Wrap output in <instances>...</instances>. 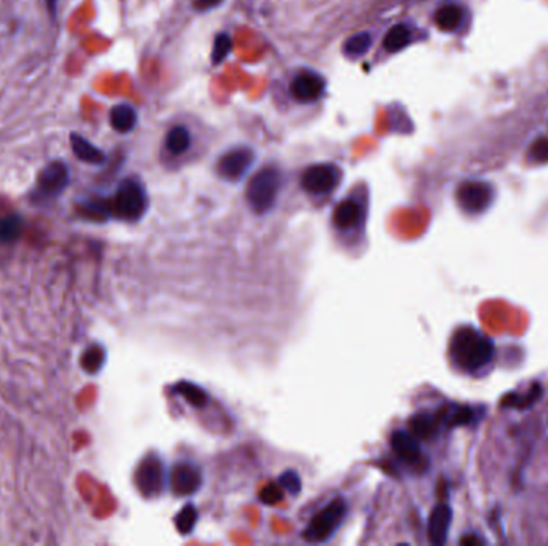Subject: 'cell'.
Masks as SVG:
<instances>
[{
  "instance_id": "obj_1",
  "label": "cell",
  "mask_w": 548,
  "mask_h": 546,
  "mask_svg": "<svg viewBox=\"0 0 548 546\" xmlns=\"http://www.w3.org/2000/svg\"><path fill=\"white\" fill-rule=\"evenodd\" d=\"M494 343L473 327L458 329L449 345L451 359L458 369L475 372L486 367L494 358Z\"/></svg>"
},
{
  "instance_id": "obj_2",
  "label": "cell",
  "mask_w": 548,
  "mask_h": 546,
  "mask_svg": "<svg viewBox=\"0 0 548 546\" xmlns=\"http://www.w3.org/2000/svg\"><path fill=\"white\" fill-rule=\"evenodd\" d=\"M146 193L141 183L127 178L119 185L111 202V213L125 222H136L146 212Z\"/></svg>"
},
{
  "instance_id": "obj_3",
  "label": "cell",
  "mask_w": 548,
  "mask_h": 546,
  "mask_svg": "<svg viewBox=\"0 0 548 546\" xmlns=\"http://www.w3.org/2000/svg\"><path fill=\"white\" fill-rule=\"evenodd\" d=\"M282 185V176L279 170L266 167L254 175L247 186V202L254 212L265 213L273 207Z\"/></svg>"
},
{
  "instance_id": "obj_4",
  "label": "cell",
  "mask_w": 548,
  "mask_h": 546,
  "mask_svg": "<svg viewBox=\"0 0 548 546\" xmlns=\"http://www.w3.org/2000/svg\"><path fill=\"white\" fill-rule=\"evenodd\" d=\"M347 502L342 497L333 498L327 506L313 516L308 527L303 530V538L311 543L326 542L342 524L345 514H347Z\"/></svg>"
},
{
  "instance_id": "obj_5",
  "label": "cell",
  "mask_w": 548,
  "mask_h": 546,
  "mask_svg": "<svg viewBox=\"0 0 548 546\" xmlns=\"http://www.w3.org/2000/svg\"><path fill=\"white\" fill-rule=\"evenodd\" d=\"M69 185V169L64 162L55 160L47 165L37 176L35 189L31 194V199L35 204H44V202L55 200L63 194L64 189Z\"/></svg>"
},
{
  "instance_id": "obj_6",
  "label": "cell",
  "mask_w": 548,
  "mask_h": 546,
  "mask_svg": "<svg viewBox=\"0 0 548 546\" xmlns=\"http://www.w3.org/2000/svg\"><path fill=\"white\" fill-rule=\"evenodd\" d=\"M494 198H496V191L486 181H465L457 188L458 205L463 212L472 215H480L489 209Z\"/></svg>"
},
{
  "instance_id": "obj_7",
  "label": "cell",
  "mask_w": 548,
  "mask_h": 546,
  "mask_svg": "<svg viewBox=\"0 0 548 546\" xmlns=\"http://www.w3.org/2000/svg\"><path fill=\"white\" fill-rule=\"evenodd\" d=\"M340 180V171L335 165L318 164L308 167L302 175V188L313 195L332 193Z\"/></svg>"
},
{
  "instance_id": "obj_8",
  "label": "cell",
  "mask_w": 548,
  "mask_h": 546,
  "mask_svg": "<svg viewBox=\"0 0 548 546\" xmlns=\"http://www.w3.org/2000/svg\"><path fill=\"white\" fill-rule=\"evenodd\" d=\"M136 487L145 497H154L164 489V468L157 456H148L141 461L135 474Z\"/></svg>"
},
{
  "instance_id": "obj_9",
  "label": "cell",
  "mask_w": 548,
  "mask_h": 546,
  "mask_svg": "<svg viewBox=\"0 0 548 546\" xmlns=\"http://www.w3.org/2000/svg\"><path fill=\"white\" fill-rule=\"evenodd\" d=\"M254 162V152L249 147H234L220 157L217 164L218 175L228 181H237L246 175Z\"/></svg>"
},
{
  "instance_id": "obj_10",
  "label": "cell",
  "mask_w": 548,
  "mask_h": 546,
  "mask_svg": "<svg viewBox=\"0 0 548 546\" xmlns=\"http://www.w3.org/2000/svg\"><path fill=\"white\" fill-rule=\"evenodd\" d=\"M326 82L313 71H302L290 82V95L300 103H314L324 95Z\"/></svg>"
},
{
  "instance_id": "obj_11",
  "label": "cell",
  "mask_w": 548,
  "mask_h": 546,
  "mask_svg": "<svg viewBox=\"0 0 548 546\" xmlns=\"http://www.w3.org/2000/svg\"><path fill=\"white\" fill-rule=\"evenodd\" d=\"M172 490L177 495H191L198 492L202 483L201 471L189 463H178L170 474Z\"/></svg>"
},
{
  "instance_id": "obj_12",
  "label": "cell",
  "mask_w": 548,
  "mask_h": 546,
  "mask_svg": "<svg viewBox=\"0 0 548 546\" xmlns=\"http://www.w3.org/2000/svg\"><path fill=\"white\" fill-rule=\"evenodd\" d=\"M452 522V509L449 504L441 503L433 509L428 519V538L434 546H441L448 540V533Z\"/></svg>"
},
{
  "instance_id": "obj_13",
  "label": "cell",
  "mask_w": 548,
  "mask_h": 546,
  "mask_svg": "<svg viewBox=\"0 0 548 546\" xmlns=\"http://www.w3.org/2000/svg\"><path fill=\"white\" fill-rule=\"evenodd\" d=\"M391 450L395 452L399 460L407 465H414L420 460L422 450L419 444V437L407 431H395L391 435Z\"/></svg>"
},
{
  "instance_id": "obj_14",
  "label": "cell",
  "mask_w": 548,
  "mask_h": 546,
  "mask_svg": "<svg viewBox=\"0 0 548 546\" xmlns=\"http://www.w3.org/2000/svg\"><path fill=\"white\" fill-rule=\"evenodd\" d=\"M362 218V209L359 202L355 199H345L333 210V223L340 229H350L359 224Z\"/></svg>"
},
{
  "instance_id": "obj_15",
  "label": "cell",
  "mask_w": 548,
  "mask_h": 546,
  "mask_svg": "<svg viewBox=\"0 0 548 546\" xmlns=\"http://www.w3.org/2000/svg\"><path fill=\"white\" fill-rule=\"evenodd\" d=\"M69 140H71V150H73L74 156L79 160H82V162L92 164V165H101L106 160L105 152L98 150L97 146H93L90 141L83 138V136L77 133H71Z\"/></svg>"
},
{
  "instance_id": "obj_16",
  "label": "cell",
  "mask_w": 548,
  "mask_h": 546,
  "mask_svg": "<svg viewBox=\"0 0 548 546\" xmlns=\"http://www.w3.org/2000/svg\"><path fill=\"white\" fill-rule=\"evenodd\" d=\"M109 123L117 133L132 132L136 126V111L127 103L116 104L109 112Z\"/></svg>"
},
{
  "instance_id": "obj_17",
  "label": "cell",
  "mask_w": 548,
  "mask_h": 546,
  "mask_svg": "<svg viewBox=\"0 0 548 546\" xmlns=\"http://www.w3.org/2000/svg\"><path fill=\"white\" fill-rule=\"evenodd\" d=\"M462 21L463 8L454 4L444 5V7H441L436 13H434V23H436V26L441 31L446 32H454L455 29L462 25Z\"/></svg>"
},
{
  "instance_id": "obj_18",
  "label": "cell",
  "mask_w": 548,
  "mask_h": 546,
  "mask_svg": "<svg viewBox=\"0 0 548 546\" xmlns=\"http://www.w3.org/2000/svg\"><path fill=\"white\" fill-rule=\"evenodd\" d=\"M439 418L433 413H417L410 420V432L419 439H431L438 431Z\"/></svg>"
},
{
  "instance_id": "obj_19",
  "label": "cell",
  "mask_w": 548,
  "mask_h": 546,
  "mask_svg": "<svg viewBox=\"0 0 548 546\" xmlns=\"http://www.w3.org/2000/svg\"><path fill=\"white\" fill-rule=\"evenodd\" d=\"M25 231V219L20 215H8L0 219V242L11 244L23 236Z\"/></svg>"
},
{
  "instance_id": "obj_20",
  "label": "cell",
  "mask_w": 548,
  "mask_h": 546,
  "mask_svg": "<svg viewBox=\"0 0 548 546\" xmlns=\"http://www.w3.org/2000/svg\"><path fill=\"white\" fill-rule=\"evenodd\" d=\"M410 39H412L410 29L404 25H396L386 32L383 39V47L388 53H396L403 50L404 47H407L410 44Z\"/></svg>"
},
{
  "instance_id": "obj_21",
  "label": "cell",
  "mask_w": 548,
  "mask_h": 546,
  "mask_svg": "<svg viewBox=\"0 0 548 546\" xmlns=\"http://www.w3.org/2000/svg\"><path fill=\"white\" fill-rule=\"evenodd\" d=\"M189 145H191V135H189L186 127L175 126L167 133L165 146L174 156H180L184 151H188Z\"/></svg>"
},
{
  "instance_id": "obj_22",
  "label": "cell",
  "mask_w": 548,
  "mask_h": 546,
  "mask_svg": "<svg viewBox=\"0 0 548 546\" xmlns=\"http://www.w3.org/2000/svg\"><path fill=\"white\" fill-rule=\"evenodd\" d=\"M174 393L184 397V399L194 407H204L208 402V396L206 394V391L201 389L198 384H193L189 382L177 383L174 387Z\"/></svg>"
},
{
  "instance_id": "obj_23",
  "label": "cell",
  "mask_w": 548,
  "mask_h": 546,
  "mask_svg": "<svg viewBox=\"0 0 548 546\" xmlns=\"http://www.w3.org/2000/svg\"><path fill=\"white\" fill-rule=\"evenodd\" d=\"M540 396H542V387H540V384H534L529 393H526L524 396H521V394H508L502 401V404H504V407L521 408V411H523V408H529L531 406H534V404L539 401Z\"/></svg>"
},
{
  "instance_id": "obj_24",
  "label": "cell",
  "mask_w": 548,
  "mask_h": 546,
  "mask_svg": "<svg viewBox=\"0 0 548 546\" xmlns=\"http://www.w3.org/2000/svg\"><path fill=\"white\" fill-rule=\"evenodd\" d=\"M372 45V35L369 32H359L347 40L343 47V51L351 58H359L367 53Z\"/></svg>"
},
{
  "instance_id": "obj_25",
  "label": "cell",
  "mask_w": 548,
  "mask_h": 546,
  "mask_svg": "<svg viewBox=\"0 0 548 546\" xmlns=\"http://www.w3.org/2000/svg\"><path fill=\"white\" fill-rule=\"evenodd\" d=\"M196 521H198V511H196L193 504H186V506L177 514L175 526L181 535H189L194 529Z\"/></svg>"
},
{
  "instance_id": "obj_26",
  "label": "cell",
  "mask_w": 548,
  "mask_h": 546,
  "mask_svg": "<svg viewBox=\"0 0 548 546\" xmlns=\"http://www.w3.org/2000/svg\"><path fill=\"white\" fill-rule=\"evenodd\" d=\"M103 362H105V351L103 348L100 346L88 348L82 358L83 369L90 373H97L101 369V365H103Z\"/></svg>"
},
{
  "instance_id": "obj_27",
  "label": "cell",
  "mask_w": 548,
  "mask_h": 546,
  "mask_svg": "<svg viewBox=\"0 0 548 546\" xmlns=\"http://www.w3.org/2000/svg\"><path fill=\"white\" fill-rule=\"evenodd\" d=\"M529 160L534 164H547L548 162V136H540L529 147Z\"/></svg>"
},
{
  "instance_id": "obj_28",
  "label": "cell",
  "mask_w": 548,
  "mask_h": 546,
  "mask_svg": "<svg viewBox=\"0 0 548 546\" xmlns=\"http://www.w3.org/2000/svg\"><path fill=\"white\" fill-rule=\"evenodd\" d=\"M231 50V39L228 34H220L215 39V44H213V58L212 61L213 64H218L220 61H223Z\"/></svg>"
},
{
  "instance_id": "obj_29",
  "label": "cell",
  "mask_w": 548,
  "mask_h": 546,
  "mask_svg": "<svg viewBox=\"0 0 548 546\" xmlns=\"http://www.w3.org/2000/svg\"><path fill=\"white\" fill-rule=\"evenodd\" d=\"M475 417V412L470 407H460L455 412H452L448 417L449 426H465L472 423Z\"/></svg>"
},
{
  "instance_id": "obj_30",
  "label": "cell",
  "mask_w": 548,
  "mask_h": 546,
  "mask_svg": "<svg viewBox=\"0 0 548 546\" xmlns=\"http://www.w3.org/2000/svg\"><path fill=\"white\" fill-rule=\"evenodd\" d=\"M279 485H282V487L289 492V494L295 495L299 494L300 489H302V483H300V478L299 474L294 473V471H285L281 478H279Z\"/></svg>"
},
{
  "instance_id": "obj_31",
  "label": "cell",
  "mask_w": 548,
  "mask_h": 546,
  "mask_svg": "<svg viewBox=\"0 0 548 546\" xmlns=\"http://www.w3.org/2000/svg\"><path fill=\"white\" fill-rule=\"evenodd\" d=\"M281 498H282V492L279 490L278 485H274V484L266 485V487L261 490V494H260V500L263 502L265 504H274V503L281 502Z\"/></svg>"
},
{
  "instance_id": "obj_32",
  "label": "cell",
  "mask_w": 548,
  "mask_h": 546,
  "mask_svg": "<svg viewBox=\"0 0 548 546\" xmlns=\"http://www.w3.org/2000/svg\"><path fill=\"white\" fill-rule=\"evenodd\" d=\"M220 2H222V0H196V7L199 10H208L215 7Z\"/></svg>"
},
{
  "instance_id": "obj_33",
  "label": "cell",
  "mask_w": 548,
  "mask_h": 546,
  "mask_svg": "<svg viewBox=\"0 0 548 546\" xmlns=\"http://www.w3.org/2000/svg\"><path fill=\"white\" fill-rule=\"evenodd\" d=\"M45 5H47V10H49V13L52 18H55L56 15V5H58V0H45Z\"/></svg>"
}]
</instances>
